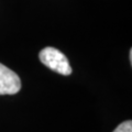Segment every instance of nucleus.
Here are the masks:
<instances>
[{"instance_id":"nucleus-3","label":"nucleus","mask_w":132,"mask_h":132,"mask_svg":"<svg viewBox=\"0 0 132 132\" xmlns=\"http://www.w3.org/2000/svg\"><path fill=\"white\" fill-rule=\"evenodd\" d=\"M113 132H132V121L128 120V121L120 123V125L114 129Z\"/></svg>"},{"instance_id":"nucleus-2","label":"nucleus","mask_w":132,"mask_h":132,"mask_svg":"<svg viewBox=\"0 0 132 132\" xmlns=\"http://www.w3.org/2000/svg\"><path fill=\"white\" fill-rule=\"evenodd\" d=\"M20 89V77L13 71L0 63V95H14Z\"/></svg>"},{"instance_id":"nucleus-1","label":"nucleus","mask_w":132,"mask_h":132,"mask_svg":"<svg viewBox=\"0 0 132 132\" xmlns=\"http://www.w3.org/2000/svg\"><path fill=\"white\" fill-rule=\"evenodd\" d=\"M39 59L53 72H56L65 76L72 74V67L68 63L67 57L55 47H44L39 53Z\"/></svg>"}]
</instances>
